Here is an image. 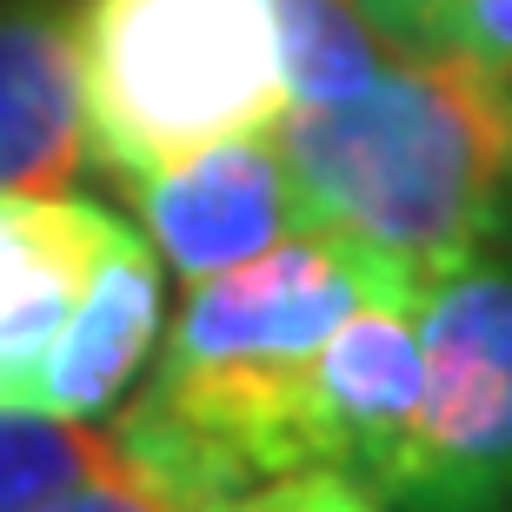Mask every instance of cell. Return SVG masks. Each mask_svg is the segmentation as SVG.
Returning a JSON list of instances; mask_svg holds the SVG:
<instances>
[{
    "mask_svg": "<svg viewBox=\"0 0 512 512\" xmlns=\"http://www.w3.org/2000/svg\"><path fill=\"white\" fill-rule=\"evenodd\" d=\"M393 286H426L306 227L260 260L193 280L173 333H160L153 380L107 426V446L173 512H207L260 479L313 466L306 386L333 326Z\"/></svg>",
    "mask_w": 512,
    "mask_h": 512,
    "instance_id": "obj_1",
    "label": "cell"
},
{
    "mask_svg": "<svg viewBox=\"0 0 512 512\" xmlns=\"http://www.w3.org/2000/svg\"><path fill=\"white\" fill-rule=\"evenodd\" d=\"M313 227L433 286L512 233V80L406 47L373 87L273 120Z\"/></svg>",
    "mask_w": 512,
    "mask_h": 512,
    "instance_id": "obj_2",
    "label": "cell"
},
{
    "mask_svg": "<svg viewBox=\"0 0 512 512\" xmlns=\"http://www.w3.org/2000/svg\"><path fill=\"white\" fill-rule=\"evenodd\" d=\"M67 34L87 153L127 187L286 114L273 0H80Z\"/></svg>",
    "mask_w": 512,
    "mask_h": 512,
    "instance_id": "obj_3",
    "label": "cell"
},
{
    "mask_svg": "<svg viewBox=\"0 0 512 512\" xmlns=\"http://www.w3.org/2000/svg\"><path fill=\"white\" fill-rule=\"evenodd\" d=\"M419 419L386 512H512V260L446 266L419 300Z\"/></svg>",
    "mask_w": 512,
    "mask_h": 512,
    "instance_id": "obj_4",
    "label": "cell"
},
{
    "mask_svg": "<svg viewBox=\"0 0 512 512\" xmlns=\"http://www.w3.org/2000/svg\"><path fill=\"white\" fill-rule=\"evenodd\" d=\"M127 193L160 260L187 286L207 273H227L240 260H260L266 247L313 227V207H306L273 127L220 140V147L193 153L153 180H133Z\"/></svg>",
    "mask_w": 512,
    "mask_h": 512,
    "instance_id": "obj_5",
    "label": "cell"
},
{
    "mask_svg": "<svg viewBox=\"0 0 512 512\" xmlns=\"http://www.w3.org/2000/svg\"><path fill=\"white\" fill-rule=\"evenodd\" d=\"M114 233L120 213L80 193L0 187V413H47L60 333Z\"/></svg>",
    "mask_w": 512,
    "mask_h": 512,
    "instance_id": "obj_6",
    "label": "cell"
},
{
    "mask_svg": "<svg viewBox=\"0 0 512 512\" xmlns=\"http://www.w3.org/2000/svg\"><path fill=\"white\" fill-rule=\"evenodd\" d=\"M419 300L426 286H393L353 306L333 340L320 346L313 386H306V426H313V466H340L386 493L406 433L419 419Z\"/></svg>",
    "mask_w": 512,
    "mask_h": 512,
    "instance_id": "obj_7",
    "label": "cell"
},
{
    "mask_svg": "<svg viewBox=\"0 0 512 512\" xmlns=\"http://www.w3.org/2000/svg\"><path fill=\"white\" fill-rule=\"evenodd\" d=\"M87 167L80 67L60 0H0V187L74 193Z\"/></svg>",
    "mask_w": 512,
    "mask_h": 512,
    "instance_id": "obj_8",
    "label": "cell"
},
{
    "mask_svg": "<svg viewBox=\"0 0 512 512\" xmlns=\"http://www.w3.org/2000/svg\"><path fill=\"white\" fill-rule=\"evenodd\" d=\"M167 333V286L160 260L140 233L120 220L114 247L100 253L94 280L80 293L74 320L60 333L54 373H47V413L54 419H107L127 399V386L147 373Z\"/></svg>",
    "mask_w": 512,
    "mask_h": 512,
    "instance_id": "obj_9",
    "label": "cell"
},
{
    "mask_svg": "<svg viewBox=\"0 0 512 512\" xmlns=\"http://www.w3.org/2000/svg\"><path fill=\"white\" fill-rule=\"evenodd\" d=\"M273 27H280L286 107L360 94L406 54L399 40H386L366 20L360 0H273Z\"/></svg>",
    "mask_w": 512,
    "mask_h": 512,
    "instance_id": "obj_10",
    "label": "cell"
},
{
    "mask_svg": "<svg viewBox=\"0 0 512 512\" xmlns=\"http://www.w3.org/2000/svg\"><path fill=\"white\" fill-rule=\"evenodd\" d=\"M114 446L87 419L54 413H0V512H34L60 486L107 466Z\"/></svg>",
    "mask_w": 512,
    "mask_h": 512,
    "instance_id": "obj_11",
    "label": "cell"
},
{
    "mask_svg": "<svg viewBox=\"0 0 512 512\" xmlns=\"http://www.w3.org/2000/svg\"><path fill=\"white\" fill-rule=\"evenodd\" d=\"M207 512H386V506L366 479L340 473V466H306V473L260 479V486L220 499V506H207Z\"/></svg>",
    "mask_w": 512,
    "mask_h": 512,
    "instance_id": "obj_12",
    "label": "cell"
},
{
    "mask_svg": "<svg viewBox=\"0 0 512 512\" xmlns=\"http://www.w3.org/2000/svg\"><path fill=\"white\" fill-rule=\"evenodd\" d=\"M419 47L512 80V0H446L433 14V27L419 34Z\"/></svg>",
    "mask_w": 512,
    "mask_h": 512,
    "instance_id": "obj_13",
    "label": "cell"
},
{
    "mask_svg": "<svg viewBox=\"0 0 512 512\" xmlns=\"http://www.w3.org/2000/svg\"><path fill=\"white\" fill-rule=\"evenodd\" d=\"M34 512H173V506L153 493L140 473H127L120 459H107V466H94L87 479L60 486L54 499H40Z\"/></svg>",
    "mask_w": 512,
    "mask_h": 512,
    "instance_id": "obj_14",
    "label": "cell"
},
{
    "mask_svg": "<svg viewBox=\"0 0 512 512\" xmlns=\"http://www.w3.org/2000/svg\"><path fill=\"white\" fill-rule=\"evenodd\" d=\"M366 20L380 27L386 40H399V47H419V34L433 27V14L446 7V0H360Z\"/></svg>",
    "mask_w": 512,
    "mask_h": 512,
    "instance_id": "obj_15",
    "label": "cell"
}]
</instances>
